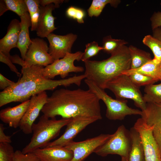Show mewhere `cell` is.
<instances>
[{
  "instance_id": "cell-1",
  "label": "cell",
  "mask_w": 161,
  "mask_h": 161,
  "mask_svg": "<svg viewBox=\"0 0 161 161\" xmlns=\"http://www.w3.org/2000/svg\"><path fill=\"white\" fill-rule=\"evenodd\" d=\"M100 100L89 89L62 88L55 90L48 97L41 112L50 118L60 116L62 118L81 117L98 120L102 118Z\"/></svg>"
},
{
  "instance_id": "cell-2",
  "label": "cell",
  "mask_w": 161,
  "mask_h": 161,
  "mask_svg": "<svg viewBox=\"0 0 161 161\" xmlns=\"http://www.w3.org/2000/svg\"><path fill=\"white\" fill-rule=\"evenodd\" d=\"M44 67L35 65L22 67L21 77L12 86L0 93V107L12 102H23L32 96L46 90H53L59 86L72 84L80 85L86 78L84 74L58 80H53L43 75Z\"/></svg>"
},
{
  "instance_id": "cell-3",
  "label": "cell",
  "mask_w": 161,
  "mask_h": 161,
  "mask_svg": "<svg viewBox=\"0 0 161 161\" xmlns=\"http://www.w3.org/2000/svg\"><path fill=\"white\" fill-rule=\"evenodd\" d=\"M111 54L106 59L89 60L84 62L86 79L104 89L108 82L130 69L131 59L128 47L124 45Z\"/></svg>"
},
{
  "instance_id": "cell-4",
  "label": "cell",
  "mask_w": 161,
  "mask_h": 161,
  "mask_svg": "<svg viewBox=\"0 0 161 161\" xmlns=\"http://www.w3.org/2000/svg\"><path fill=\"white\" fill-rule=\"evenodd\" d=\"M71 119L57 120L55 118H49L43 114L37 123L32 124V137L29 143L23 149L22 153L33 152L37 149L45 147L59 135L61 129L67 125Z\"/></svg>"
},
{
  "instance_id": "cell-5",
  "label": "cell",
  "mask_w": 161,
  "mask_h": 161,
  "mask_svg": "<svg viewBox=\"0 0 161 161\" xmlns=\"http://www.w3.org/2000/svg\"><path fill=\"white\" fill-rule=\"evenodd\" d=\"M84 82L89 89L95 94L105 104L106 110V116L109 119L122 120L127 115H139L141 116L142 111L129 107L126 99H113L108 95L103 89L92 81L86 79Z\"/></svg>"
},
{
  "instance_id": "cell-6",
  "label": "cell",
  "mask_w": 161,
  "mask_h": 161,
  "mask_svg": "<svg viewBox=\"0 0 161 161\" xmlns=\"http://www.w3.org/2000/svg\"><path fill=\"white\" fill-rule=\"evenodd\" d=\"M140 88L132 82L129 76L121 74L108 82L105 89L111 91L116 99L132 100L135 106L143 111L146 108V103L143 100Z\"/></svg>"
},
{
  "instance_id": "cell-7",
  "label": "cell",
  "mask_w": 161,
  "mask_h": 161,
  "mask_svg": "<svg viewBox=\"0 0 161 161\" xmlns=\"http://www.w3.org/2000/svg\"><path fill=\"white\" fill-rule=\"evenodd\" d=\"M131 145L129 131L124 125H121L94 152L102 157H105L110 154H117L121 157L125 158L128 161Z\"/></svg>"
},
{
  "instance_id": "cell-8",
  "label": "cell",
  "mask_w": 161,
  "mask_h": 161,
  "mask_svg": "<svg viewBox=\"0 0 161 161\" xmlns=\"http://www.w3.org/2000/svg\"><path fill=\"white\" fill-rule=\"evenodd\" d=\"M82 53L81 51L67 53L64 58L55 60L52 64L44 67L43 71V75L46 78L52 79L59 75L64 79L70 72H83V67L76 66L74 64L75 60L79 61L81 60Z\"/></svg>"
},
{
  "instance_id": "cell-9",
  "label": "cell",
  "mask_w": 161,
  "mask_h": 161,
  "mask_svg": "<svg viewBox=\"0 0 161 161\" xmlns=\"http://www.w3.org/2000/svg\"><path fill=\"white\" fill-rule=\"evenodd\" d=\"M24 60L23 67L38 65L46 66L52 64L54 60L48 52L47 42L42 38H36L31 39Z\"/></svg>"
},
{
  "instance_id": "cell-10",
  "label": "cell",
  "mask_w": 161,
  "mask_h": 161,
  "mask_svg": "<svg viewBox=\"0 0 161 161\" xmlns=\"http://www.w3.org/2000/svg\"><path fill=\"white\" fill-rule=\"evenodd\" d=\"M133 127L141 136L145 161H161V153L153 135L152 128L141 117L137 120Z\"/></svg>"
},
{
  "instance_id": "cell-11",
  "label": "cell",
  "mask_w": 161,
  "mask_h": 161,
  "mask_svg": "<svg viewBox=\"0 0 161 161\" xmlns=\"http://www.w3.org/2000/svg\"><path fill=\"white\" fill-rule=\"evenodd\" d=\"M112 134H101L96 137L76 142H71L65 146L73 153L71 161H83L98 147L104 143Z\"/></svg>"
},
{
  "instance_id": "cell-12",
  "label": "cell",
  "mask_w": 161,
  "mask_h": 161,
  "mask_svg": "<svg viewBox=\"0 0 161 161\" xmlns=\"http://www.w3.org/2000/svg\"><path fill=\"white\" fill-rule=\"evenodd\" d=\"M48 96L44 91L32 96L29 106L20 122L19 128L25 134L32 132V126L47 101Z\"/></svg>"
},
{
  "instance_id": "cell-13",
  "label": "cell",
  "mask_w": 161,
  "mask_h": 161,
  "mask_svg": "<svg viewBox=\"0 0 161 161\" xmlns=\"http://www.w3.org/2000/svg\"><path fill=\"white\" fill-rule=\"evenodd\" d=\"M97 120L89 117H78L72 118L63 134L58 138L48 143L45 147H65L87 126Z\"/></svg>"
},
{
  "instance_id": "cell-14",
  "label": "cell",
  "mask_w": 161,
  "mask_h": 161,
  "mask_svg": "<svg viewBox=\"0 0 161 161\" xmlns=\"http://www.w3.org/2000/svg\"><path fill=\"white\" fill-rule=\"evenodd\" d=\"M49 43L48 52L54 60L64 58L71 48L77 36L72 33L62 35L51 33L46 37Z\"/></svg>"
},
{
  "instance_id": "cell-15",
  "label": "cell",
  "mask_w": 161,
  "mask_h": 161,
  "mask_svg": "<svg viewBox=\"0 0 161 161\" xmlns=\"http://www.w3.org/2000/svg\"><path fill=\"white\" fill-rule=\"evenodd\" d=\"M141 117L152 128L153 135L161 153V103H146Z\"/></svg>"
},
{
  "instance_id": "cell-16",
  "label": "cell",
  "mask_w": 161,
  "mask_h": 161,
  "mask_svg": "<svg viewBox=\"0 0 161 161\" xmlns=\"http://www.w3.org/2000/svg\"><path fill=\"white\" fill-rule=\"evenodd\" d=\"M55 8L53 4L40 7V14L36 30L38 37H47L57 29L54 24L56 17L52 14V12Z\"/></svg>"
},
{
  "instance_id": "cell-17",
  "label": "cell",
  "mask_w": 161,
  "mask_h": 161,
  "mask_svg": "<svg viewBox=\"0 0 161 161\" xmlns=\"http://www.w3.org/2000/svg\"><path fill=\"white\" fill-rule=\"evenodd\" d=\"M33 152L40 161H71L73 153L64 147H49L39 148Z\"/></svg>"
},
{
  "instance_id": "cell-18",
  "label": "cell",
  "mask_w": 161,
  "mask_h": 161,
  "mask_svg": "<svg viewBox=\"0 0 161 161\" xmlns=\"http://www.w3.org/2000/svg\"><path fill=\"white\" fill-rule=\"evenodd\" d=\"M30 99L14 107H8L0 112V118L10 127L16 129L19 127L21 120L29 106Z\"/></svg>"
},
{
  "instance_id": "cell-19",
  "label": "cell",
  "mask_w": 161,
  "mask_h": 161,
  "mask_svg": "<svg viewBox=\"0 0 161 161\" xmlns=\"http://www.w3.org/2000/svg\"><path fill=\"white\" fill-rule=\"evenodd\" d=\"M21 29L20 22L16 19L12 20L8 25L7 33L0 40V51L9 56L13 48L17 47Z\"/></svg>"
},
{
  "instance_id": "cell-20",
  "label": "cell",
  "mask_w": 161,
  "mask_h": 161,
  "mask_svg": "<svg viewBox=\"0 0 161 161\" xmlns=\"http://www.w3.org/2000/svg\"><path fill=\"white\" fill-rule=\"evenodd\" d=\"M21 29L17 45L21 58L24 61L29 46L32 43L29 35V28L31 26L30 16L29 12L20 17Z\"/></svg>"
},
{
  "instance_id": "cell-21",
  "label": "cell",
  "mask_w": 161,
  "mask_h": 161,
  "mask_svg": "<svg viewBox=\"0 0 161 161\" xmlns=\"http://www.w3.org/2000/svg\"><path fill=\"white\" fill-rule=\"evenodd\" d=\"M129 131L131 145L128 161H145L143 146L140 134L134 127Z\"/></svg>"
},
{
  "instance_id": "cell-22",
  "label": "cell",
  "mask_w": 161,
  "mask_h": 161,
  "mask_svg": "<svg viewBox=\"0 0 161 161\" xmlns=\"http://www.w3.org/2000/svg\"><path fill=\"white\" fill-rule=\"evenodd\" d=\"M161 63L154 58L141 66L136 69H130L124 71L121 74L128 76L135 73H138L151 77L159 80L157 78L158 69Z\"/></svg>"
},
{
  "instance_id": "cell-23",
  "label": "cell",
  "mask_w": 161,
  "mask_h": 161,
  "mask_svg": "<svg viewBox=\"0 0 161 161\" xmlns=\"http://www.w3.org/2000/svg\"><path fill=\"white\" fill-rule=\"evenodd\" d=\"M128 47L131 59L130 69L138 68L152 59L148 52L132 45Z\"/></svg>"
},
{
  "instance_id": "cell-24",
  "label": "cell",
  "mask_w": 161,
  "mask_h": 161,
  "mask_svg": "<svg viewBox=\"0 0 161 161\" xmlns=\"http://www.w3.org/2000/svg\"><path fill=\"white\" fill-rule=\"evenodd\" d=\"M144 91L143 99L145 103H161V83L146 86Z\"/></svg>"
},
{
  "instance_id": "cell-25",
  "label": "cell",
  "mask_w": 161,
  "mask_h": 161,
  "mask_svg": "<svg viewBox=\"0 0 161 161\" xmlns=\"http://www.w3.org/2000/svg\"><path fill=\"white\" fill-rule=\"evenodd\" d=\"M120 2L119 0H93L87 10L88 15L91 17H98L107 4H110L111 6L116 8Z\"/></svg>"
},
{
  "instance_id": "cell-26",
  "label": "cell",
  "mask_w": 161,
  "mask_h": 161,
  "mask_svg": "<svg viewBox=\"0 0 161 161\" xmlns=\"http://www.w3.org/2000/svg\"><path fill=\"white\" fill-rule=\"evenodd\" d=\"M27 6L31 21V31H36L40 14L39 0H24Z\"/></svg>"
},
{
  "instance_id": "cell-27",
  "label": "cell",
  "mask_w": 161,
  "mask_h": 161,
  "mask_svg": "<svg viewBox=\"0 0 161 161\" xmlns=\"http://www.w3.org/2000/svg\"><path fill=\"white\" fill-rule=\"evenodd\" d=\"M128 43L127 41L123 39H114L110 35H108L103 39V50L108 53L111 54Z\"/></svg>"
},
{
  "instance_id": "cell-28",
  "label": "cell",
  "mask_w": 161,
  "mask_h": 161,
  "mask_svg": "<svg viewBox=\"0 0 161 161\" xmlns=\"http://www.w3.org/2000/svg\"><path fill=\"white\" fill-rule=\"evenodd\" d=\"M144 44L148 47L152 52L154 58L161 63V41L148 35L143 40Z\"/></svg>"
},
{
  "instance_id": "cell-29",
  "label": "cell",
  "mask_w": 161,
  "mask_h": 161,
  "mask_svg": "<svg viewBox=\"0 0 161 161\" xmlns=\"http://www.w3.org/2000/svg\"><path fill=\"white\" fill-rule=\"evenodd\" d=\"M4 1L8 10L14 12L20 17L29 12L24 0H4Z\"/></svg>"
},
{
  "instance_id": "cell-30",
  "label": "cell",
  "mask_w": 161,
  "mask_h": 161,
  "mask_svg": "<svg viewBox=\"0 0 161 161\" xmlns=\"http://www.w3.org/2000/svg\"><path fill=\"white\" fill-rule=\"evenodd\" d=\"M103 50L102 47L99 46L98 43L95 41L88 43L86 45V49L83 52L81 60L84 62L89 60L90 58L96 55Z\"/></svg>"
},
{
  "instance_id": "cell-31",
  "label": "cell",
  "mask_w": 161,
  "mask_h": 161,
  "mask_svg": "<svg viewBox=\"0 0 161 161\" xmlns=\"http://www.w3.org/2000/svg\"><path fill=\"white\" fill-rule=\"evenodd\" d=\"M128 76L132 82L140 87L153 84L158 80L151 77L138 73L134 74Z\"/></svg>"
},
{
  "instance_id": "cell-32",
  "label": "cell",
  "mask_w": 161,
  "mask_h": 161,
  "mask_svg": "<svg viewBox=\"0 0 161 161\" xmlns=\"http://www.w3.org/2000/svg\"><path fill=\"white\" fill-rule=\"evenodd\" d=\"M15 152L10 143H0V161H13Z\"/></svg>"
},
{
  "instance_id": "cell-33",
  "label": "cell",
  "mask_w": 161,
  "mask_h": 161,
  "mask_svg": "<svg viewBox=\"0 0 161 161\" xmlns=\"http://www.w3.org/2000/svg\"><path fill=\"white\" fill-rule=\"evenodd\" d=\"M66 14L68 18L76 20L79 23H84L85 13L81 8L73 6H70L67 9Z\"/></svg>"
},
{
  "instance_id": "cell-34",
  "label": "cell",
  "mask_w": 161,
  "mask_h": 161,
  "mask_svg": "<svg viewBox=\"0 0 161 161\" xmlns=\"http://www.w3.org/2000/svg\"><path fill=\"white\" fill-rule=\"evenodd\" d=\"M13 161H40L33 152L23 154L22 151L17 150L15 152Z\"/></svg>"
},
{
  "instance_id": "cell-35",
  "label": "cell",
  "mask_w": 161,
  "mask_h": 161,
  "mask_svg": "<svg viewBox=\"0 0 161 161\" xmlns=\"http://www.w3.org/2000/svg\"><path fill=\"white\" fill-rule=\"evenodd\" d=\"M0 61L6 64L10 70L16 74L17 76L20 77L21 74L18 71L16 66L13 64L9 57L0 51Z\"/></svg>"
},
{
  "instance_id": "cell-36",
  "label": "cell",
  "mask_w": 161,
  "mask_h": 161,
  "mask_svg": "<svg viewBox=\"0 0 161 161\" xmlns=\"http://www.w3.org/2000/svg\"><path fill=\"white\" fill-rule=\"evenodd\" d=\"M152 30L161 27V12H154L150 18Z\"/></svg>"
},
{
  "instance_id": "cell-37",
  "label": "cell",
  "mask_w": 161,
  "mask_h": 161,
  "mask_svg": "<svg viewBox=\"0 0 161 161\" xmlns=\"http://www.w3.org/2000/svg\"><path fill=\"white\" fill-rule=\"evenodd\" d=\"M15 82L8 79L1 73L0 74V89L4 90L12 86Z\"/></svg>"
},
{
  "instance_id": "cell-38",
  "label": "cell",
  "mask_w": 161,
  "mask_h": 161,
  "mask_svg": "<svg viewBox=\"0 0 161 161\" xmlns=\"http://www.w3.org/2000/svg\"><path fill=\"white\" fill-rule=\"evenodd\" d=\"M5 128L3 124H0V143H10L11 142V136L6 135L4 133Z\"/></svg>"
},
{
  "instance_id": "cell-39",
  "label": "cell",
  "mask_w": 161,
  "mask_h": 161,
  "mask_svg": "<svg viewBox=\"0 0 161 161\" xmlns=\"http://www.w3.org/2000/svg\"><path fill=\"white\" fill-rule=\"evenodd\" d=\"M64 1L63 0H39L41 6H45L50 4H54L56 8H58L60 4Z\"/></svg>"
},
{
  "instance_id": "cell-40",
  "label": "cell",
  "mask_w": 161,
  "mask_h": 161,
  "mask_svg": "<svg viewBox=\"0 0 161 161\" xmlns=\"http://www.w3.org/2000/svg\"><path fill=\"white\" fill-rule=\"evenodd\" d=\"M9 57L12 62L14 64H16L21 65L23 67L24 65V61L18 55H15L12 56L10 55L8 56Z\"/></svg>"
},
{
  "instance_id": "cell-41",
  "label": "cell",
  "mask_w": 161,
  "mask_h": 161,
  "mask_svg": "<svg viewBox=\"0 0 161 161\" xmlns=\"http://www.w3.org/2000/svg\"><path fill=\"white\" fill-rule=\"evenodd\" d=\"M152 36L161 41V27L152 30Z\"/></svg>"
},
{
  "instance_id": "cell-42",
  "label": "cell",
  "mask_w": 161,
  "mask_h": 161,
  "mask_svg": "<svg viewBox=\"0 0 161 161\" xmlns=\"http://www.w3.org/2000/svg\"><path fill=\"white\" fill-rule=\"evenodd\" d=\"M0 16L2 15L4 13L8 10L4 0H0Z\"/></svg>"
},
{
  "instance_id": "cell-43",
  "label": "cell",
  "mask_w": 161,
  "mask_h": 161,
  "mask_svg": "<svg viewBox=\"0 0 161 161\" xmlns=\"http://www.w3.org/2000/svg\"><path fill=\"white\" fill-rule=\"evenodd\" d=\"M157 78L159 80H160L161 81V66L158 70Z\"/></svg>"
},
{
  "instance_id": "cell-44",
  "label": "cell",
  "mask_w": 161,
  "mask_h": 161,
  "mask_svg": "<svg viewBox=\"0 0 161 161\" xmlns=\"http://www.w3.org/2000/svg\"><path fill=\"white\" fill-rule=\"evenodd\" d=\"M121 161H128L124 157H121Z\"/></svg>"
},
{
  "instance_id": "cell-45",
  "label": "cell",
  "mask_w": 161,
  "mask_h": 161,
  "mask_svg": "<svg viewBox=\"0 0 161 161\" xmlns=\"http://www.w3.org/2000/svg\"><path fill=\"white\" fill-rule=\"evenodd\" d=\"M160 4V5H161V2Z\"/></svg>"
}]
</instances>
